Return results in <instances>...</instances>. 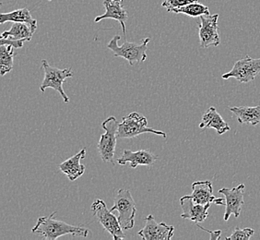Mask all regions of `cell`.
I'll return each mask as SVG.
<instances>
[{"mask_svg":"<svg viewBox=\"0 0 260 240\" xmlns=\"http://www.w3.org/2000/svg\"><path fill=\"white\" fill-rule=\"evenodd\" d=\"M55 215H56V212H54L49 216L39 217L31 232L36 235H42L44 238L48 240L57 239L58 237L65 235L82 237H87L89 235V229L82 226L69 225L62 221L55 220L54 218Z\"/></svg>","mask_w":260,"mask_h":240,"instance_id":"obj_1","label":"cell"},{"mask_svg":"<svg viewBox=\"0 0 260 240\" xmlns=\"http://www.w3.org/2000/svg\"><path fill=\"white\" fill-rule=\"evenodd\" d=\"M120 40L119 35H115L114 38L107 45V48L113 51L115 57H123L128 61L129 65L133 66L136 63H141L147 59V49L150 38L143 39L140 44L129 43L125 41L122 45H118Z\"/></svg>","mask_w":260,"mask_h":240,"instance_id":"obj_2","label":"cell"},{"mask_svg":"<svg viewBox=\"0 0 260 240\" xmlns=\"http://www.w3.org/2000/svg\"><path fill=\"white\" fill-rule=\"evenodd\" d=\"M148 120L145 116L137 112L130 113L124 116L122 122L118 126L117 137L118 139H133L143 133H152L155 135L166 138V133L160 130H156L152 128H148Z\"/></svg>","mask_w":260,"mask_h":240,"instance_id":"obj_3","label":"cell"},{"mask_svg":"<svg viewBox=\"0 0 260 240\" xmlns=\"http://www.w3.org/2000/svg\"><path fill=\"white\" fill-rule=\"evenodd\" d=\"M119 123L115 116H110L105 119L102 123V128L105 130V134L101 136L100 140L98 142V152L100 154L101 158L105 163H111L115 165V147H116V140L117 131H118Z\"/></svg>","mask_w":260,"mask_h":240,"instance_id":"obj_4","label":"cell"},{"mask_svg":"<svg viewBox=\"0 0 260 240\" xmlns=\"http://www.w3.org/2000/svg\"><path fill=\"white\" fill-rule=\"evenodd\" d=\"M112 212H118V221L124 230L132 229L135 225L136 204L135 200L130 191L121 189L115 196L114 206L110 209Z\"/></svg>","mask_w":260,"mask_h":240,"instance_id":"obj_5","label":"cell"},{"mask_svg":"<svg viewBox=\"0 0 260 240\" xmlns=\"http://www.w3.org/2000/svg\"><path fill=\"white\" fill-rule=\"evenodd\" d=\"M42 64L45 72V78L43 80V82L41 83V92L45 94L47 88H52L57 93H59L65 103H70V97L67 95L63 89V83L68 78L73 77L71 69H57L55 67L49 65V63L45 59L42 60Z\"/></svg>","mask_w":260,"mask_h":240,"instance_id":"obj_6","label":"cell"},{"mask_svg":"<svg viewBox=\"0 0 260 240\" xmlns=\"http://www.w3.org/2000/svg\"><path fill=\"white\" fill-rule=\"evenodd\" d=\"M90 210L96 219L104 226L105 230L110 233L114 240H121L125 238V233L121 227L118 217L113 215V212L107 208L105 201L96 200L91 204Z\"/></svg>","mask_w":260,"mask_h":240,"instance_id":"obj_7","label":"cell"},{"mask_svg":"<svg viewBox=\"0 0 260 240\" xmlns=\"http://www.w3.org/2000/svg\"><path fill=\"white\" fill-rule=\"evenodd\" d=\"M259 73L260 58H252L249 55H246L244 59L236 61L232 70L223 74L221 78L224 80L235 78L241 83H246L255 80Z\"/></svg>","mask_w":260,"mask_h":240,"instance_id":"obj_8","label":"cell"},{"mask_svg":"<svg viewBox=\"0 0 260 240\" xmlns=\"http://www.w3.org/2000/svg\"><path fill=\"white\" fill-rule=\"evenodd\" d=\"M200 24L199 26L200 47L208 48L210 46H218L220 45V39L219 35L218 19L219 15L200 16Z\"/></svg>","mask_w":260,"mask_h":240,"instance_id":"obj_9","label":"cell"},{"mask_svg":"<svg viewBox=\"0 0 260 240\" xmlns=\"http://www.w3.org/2000/svg\"><path fill=\"white\" fill-rule=\"evenodd\" d=\"M146 225L138 235L143 240H170L175 234V227L165 223H158L152 215L145 218Z\"/></svg>","mask_w":260,"mask_h":240,"instance_id":"obj_10","label":"cell"},{"mask_svg":"<svg viewBox=\"0 0 260 240\" xmlns=\"http://www.w3.org/2000/svg\"><path fill=\"white\" fill-rule=\"evenodd\" d=\"M245 186L240 184L233 189L222 188L219 190V193L222 194L225 198V213L224 220L228 221L231 215H235V218H238L241 214L242 206L244 204V192Z\"/></svg>","mask_w":260,"mask_h":240,"instance_id":"obj_11","label":"cell"},{"mask_svg":"<svg viewBox=\"0 0 260 240\" xmlns=\"http://www.w3.org/2000/svg\"><path fill=\"white\" fill-rule=\"evenodd\" d=\"M180 205L183 210V214L181 215V217L183 219H188L195 222L196 224H200L204 222L208 217V211L210 209L211 203H197L192 199L191 195H185L181 198Z\"/></svg>","mask_w":260,"mask_h":240,"instance_id":"obj_12","label":"cell"},{"mask_svg":"<svg viewBox=\"0 0 260 240\" xmlns=\"http://www.w3.org/2000/svg\"><path fill=\"white\" fill-rule=\"evenodd\" d=\"M157 159L158 156L152 154L150 150H139L137 152L125 150L120 158L117 159V164L125 165L126 163H129L131 168H137L139 165L152 166Z\"/></svg>","mask_w":260,"mask_h":240,"instance_id":"obj_13","label":"cell"},{"mask_svg":"<svg viewBox=\"0 0 260 240\" xmlns=\"http://www.w3.org/2000/svg\"><path fill=\"white\" fill-rule=\"evenodd\" d=\"M122 1L123 0H105L104 6L105 8V13L96 17L94 21L99 22L105 19H113L119 21L125 40V21L127 20L128 15L127 11L123 8Z\"/></svg>","mask_w":260,"mask_h":240,"instance_id":"obj_14","label":"cell"},{"mask_svg":"<svg viewBox=\"0 0 260 240\" xmlns=\"http://www.w3.org/2000/svg\"><path fill=\"white\" fill-rule=\"evenodd\" d=\"M86 156V149L83 148L77 155H73L65 162L58 165L60 169L65 174L70 181H75L84 174L85 165L81 164V160Z\"/></svg>","mask_w":260,"mask_h":240,"instance_id":"obj_15","label":"cell"},{"mask_svg":"<svg viewBox=\"0 0 260 240\" xmlns=\"http://www.w3.org/2000/svg\"><path fill=\"white\" fill-rule=\"evenodd\" d=\"M212 128L217 131L219 135H222L231 130L230 126L221 117V115L216 110L215 107L211 106L203 114L200 124V129L204 130Z\"/></svg>","mask_w":260,"mask_h":240,"instance_id":"obj_16","label":"cell"},{"mask_svg":"<svg viewBox=\"0 0 260 240\" xmlns=\"http://www.w3.org/2000/svg\"><path fill=\"white\" fill-rule=\"evenodd\" d=\"M192 199L197 203L207 204L214 203L216 198L213 195L212 183L210 180L196 181L192 184Z\"/></svg>","mask_w":260,"mask_h":240,"instance_id":"obj_17","label":"cell"},{"mask_svg":"<svg viewBox=\"0 0 260 240\" xmlns=\"http://www.w3.org/2000/svg\"><path fill=\"white\" fill-rule=\"evenodd\" d=\"M36 29L24 22H13L9 31L2 33L0 38L11 41L30 42Z\"/></svg>","mask_w":260,"mask_h":240,"instance_id":"obj_18","label":"cell"},{"mask_svg":"<svg viewBox=\"0 0 260 240\" xmlns=\"http://www.w3.org/2000/svg\"><path fill=\"white\" fill-rule=\"evenodd\" d=\"M230 111L235 114L240 124L255 126L260 123V105L257 106H234Z\"/></svg>","mask_w":260,"mask_h":240,"instance_id":"obj_19","label":"cell"},{"mask_svg":"<svg viewBox=\"0 0 260 240\" xmlns=\"http://www.w3.org/2000/svg\"><path fill=\"white\" fill-rule=\"evenodd\" d=\"M24 22L32 28L37 29V21L30 15V10L28 9H20L9 13L0 14V24H4L5 22Z\"/></svg>","mask_w":260,"mask_h":240,"instance_id":"obj_20","label":"cell"},{"mask_svg":"<svg viewBox=\"0 0 260 240\" xmlns=\"http://www.w3.org/2000/svg\"><path fill=\"white\" fill-rule=\"evenodd\" d=\"M15 47L11 45H1L0 46V73L5 76L13 69Z\"/></svg>","mask_w":260,"mask_h":240,"instance_id":"obj_21","label":"cell"},{"mask_svg":"<svg viewBox=\"0 0 260 240\" xmlns=\"http://www.w3.org/2000/svg\"><path fill=\"white\" fill-rule=\"evenodd\" d=\"M170 12H174V13H182L185 15L189 16V17H200L202 15H210V10L207 6L203 5L198 2H194V3H190L188 5L181 7L178 9H173L170 10Z\"/></svg>","mask_w":260,"mask_h":240,"instance_id":"obj_22","label":"cell"},{"mask_svg":"<svg viewBox=\"0 0 260 240\" xmlns=\"http://www.w3.org/2000/svg\"><path fill=\"white\" fill-rule=\"evenodd\" d=\"M255 230L252 228H245V229H241L239 227H236L234 232L232 233L230 236H227V240H249L251 236L254 235Z\"/></svg>","mask_w":260,"mask_h":240,"instance_id":"obj_23","label":"cell"},{"mask_svg":"<svg viewBox=\"0 0 260 240\" xmlns=\"http://www.w3.org/2000/svg\"><path fill=\"white\" fill-rule=\"evenodd\" d=\"M198 1L199 0H165V2H162L161 7H164L168 12H170V10L173 9H178L181 7H184V6L188 5L190 3H194Z\"/></svg>","mask_w":260,"mask_h":240,"instance_id":"obj_24","label":"cell"},{"mask_svg":"<svg viewBox=\"0 0 260 240\" xmlns=\"http://www.w3.org/2000/svg\"><path fill=\"white\" fill-rule=\"evenodd\" d=\"M0 45H11L15 48H21L23 46V41H11L0 38Z\"/></svg>","mask_w":260,"mask_h":240,"instance_id":"obj_25","label":"cell"},{"mask_svg":"<svg viewBox=\"0 0 260 240\" xmlns=\"http://www.w3.org/2000/svg\"><path fill=\"white\" fill-rule=\"evenodd\" d=\"M197 226L200 228L201 230L206 231V232H208V233H210V240H218L220 238V234H221V231H209L205 229L204 227H202L201 225H199V224H197Z\"/></svg>","mask_w":260,"mask_h":240,"instance_id":"obj_26","label":"cell"},{"mask_svg":"<svg viewBox=\"0 0 260 240\" xmlns=\"http://www.w3.org/2000/svg\"><path fill=\"white\" fill-rule=\"evenodd\" d=\"M48 1H51V0H48Z\"/></svg>","mask_w":260,"mask_h":240,"instance_id":"obj_27","label":"cell"}]
</instances>
